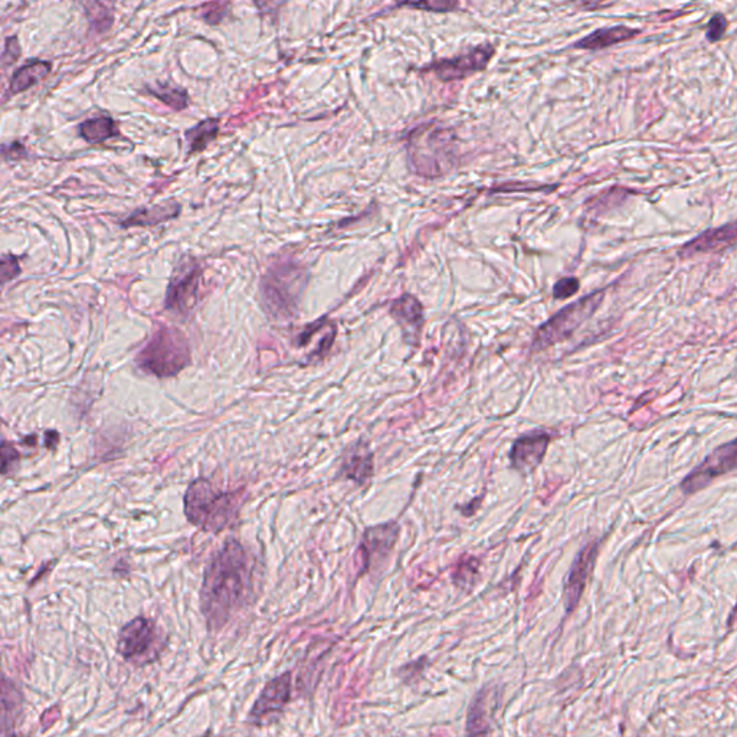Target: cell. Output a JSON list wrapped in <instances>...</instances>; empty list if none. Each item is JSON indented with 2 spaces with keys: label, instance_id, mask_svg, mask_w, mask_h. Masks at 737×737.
Listing matches in <instances>:
<instances>
[{
  "label": "cell",
  "instance_id": "cell-1",
  "mask_svg": "<svg viewBox=\"0 0 737 737\" xmlns=\"http://www.w3.org/2000/svg\"><path fill=\"white\" fill-rule=\"evenodd\" d=\"M254 563L245 547L228 540L206 566L201 609L209 630H221L250 596Z\"/></svg>",
  "mask_w": 737,
  "mask_h": 737
},
{
  "label": "cell",
  "instance_id": "cell-2",
  "mask_svg": "<svg viewBox=\"0 0 737 737\" xmlns=\"http://www.w3.org/2000/svg\"><path fill=\"white\" fill-rule=\"evenodd\" d=\"M409 165L418 176L442 178L457 166L458 142L454 130L440 124H422L406 139Z\"/></svg>",
  "mask_w": 737,
  "mask_h": 737
},
{
  "label": "cell",
  "instance_id": "cell-3",
  "mask_svg": "<svg viewBox=\"0 0 737 737\" xmlns=\"http://www.w3.org/2000/svg\"><path fill=\"white\" fill-rule=\"evenodd\" d=\"M242 493H231L216 488L206 478L189 484L185 493V514L189 522L205 532L219 533L237 517Z\"/></svg>",
  "mask_w": 737,
  "mask_h": 737
},
{
  "label": "cell",
  "instance_id": "cell-4",
  "mask_svg": "<svg viewBox=\"0 0 737 737\" xmlns=\"http://www.w3.org/2000/svg\"><path fill=\"white\" fill-rule=\"evenodd\" d=\"M191 363L188 337L176 327L162 326L136 357V365L147 375L173 378Z\"/></svg>",
  "mask_w": 737,
  "mask_h": 737
},
{
  "label": "cell",
  "instance_id": "cell-5",
  "mask_svg": "<svg viewBox=\"0 0 737 737\" xmlns=\"http://www.w3.org/2000/svg\"><path fill=\"white\" fill-rule=\"evenodd\" d=\"M307 286V273L293 261L275 262L261 280L265 310L274 319H291Z\"/></svg>",
  "mask_w": 737,
  "mask_h": 737
},
{
  "label": "cell",
  "instance_id": "cell-6",
  "mask_svg": "<svg viewBox=\"0 0 737 737\" xmlns=\"http://www.w3.org/2000/svg\"><path fill=\"white\" fill-rule=\"evenodd\" d=\"M604 297V290L595 291L556 313L552 319L547 320L537 330L532 343V352H542L547 347L558 345L569 339L589 317L594 316L595 311L604 301Z\"/></svg>",
  "mask_w": 737,
  "mask_h": 737
},
{
  "label": "cell",
  "instance_id": "cell-7",
  "mask_svg": "<svg viewBox=\"0 0 737 737\" xmlns=\"http://www.w3.org/2000/svg\"><path fill=\"white\" fill-rule=\"evenodd\" d=\"M163 632L153 619L134 618L121 628L117 651L124 660L136 666L153 663L162 654Z\"/></svg>",
  "mask_w": 737,
  "mask_h": 737
},
{
  "label": "cell",
  "instance_id": "cell-8",
  "mask_svg": "<svg viewBox=\"0 0 737 737\" xmlns=\"http://www.w3.org/2000/svg\"><path fill=\"white\" fill-rule=\"evenodd\" d=\"M202 275L201 265L193 258L182 260L176 265L166 290L165 309L169 313L185 317L195 309Z\"/></svg>",
  "mask_w": 737,
  "mask_h": 737
},
{
  "label": "cell",
  "instance_id": "cell-9",
  "mask_svg": "<svg viewBox=\"0 0 737 737\" xmlns=\"http://www.w3.org/2000/svg\"><path fill=\"white\" fill-rule=\"evenodd\" d=\"M737 468V438L720 445L712 454L704 458L702 464L690 471L689 476L681 481L680 488L684 494L699 493L717 478L725 476Z\"/></svg>",
  "mask_w": 737,
  "mask_h": 737
},
{
  "label": "cell",
  "instance_id": "cell-10",
  "mask_svg": "<svg viewBox=\"0 0 737 737\" xmlns=\"http://www.w3.org/2000/svg\"><path fill=\"white\" fill-rule=\"evenodd\" d=\"M399 532H401V527L396 522L378 524V526L366 529L359 547L360 558H362L360 573H368L373 569L376 571L385 565L386 559L389 558L393 547L398 542Z\"/></svg>",
  "mask_w": 737,
  "mask_h": 737
},
{
  "label": "cell",
  "instance_id": "cell-11",
  "mask_svg": "<svg viewBox=\"0 0 737 737\" xmlns=\"http://www.w3.org/2000/svg\"><path fill=\"white\" fill-rule=\"evenodd\" d=\"M494 54H496V48L491 44H484L471 49L467 54L451 58V60L432 62L431 65L424 68V71L434 72L444 83L460 81L478 71L486 70Z\"/></svg>",
  "mask_w": 737,
  "mask_h": 737
},
{
  "label": "cell",
  "instance_id": "cell-12",
  "mask_svg": "<svg viewBox=\"0 0 737 737\" xmlns=\"http://www.w3.org/2000/svg\"><path fill=\"white\" fill-rule=\"evenodd\" d=\"M598 549V542L588 543L579 550L578 555L573 560L571 571H569L568 579H566L565 592H563V601H565L568 614H571L581 601L586 583H588L589 576L595 568Z\"/></svg>",
  "mask_w": 737,
  "mask_h": 737
},
{
  "label": "cell",
  "instance_id": "cell-13",
  "mask_svg": "<svg viewBox=\"0 0 737 737\" xmlns=\"http://www.w3.org/2000/svg\"><path fill=\"white\" fill-rule=\"evenodd\" d=\"M550 441L552 437L543 431L529 432L517 438L510 451V461L514 470L522 474L533 473L542 464Z\"/></svg>",
  "mask_w": 737,
  "mask_h": 737
},
{
  "label": "cell",
  "instance_id": "cell-14",
  "mask_svg": "<svg viewBox=\"0 0 737 737\" xmlns=\"http://www.w3.org/2000/svg\"><path fill=\"white\" fill-rule=\"evenodd\" d=\"M733 247H737V221L719 228L707 229L693 241L684 244L678 251V257L686 260L694 255L713 254Z\"/></svg>",
  "mask_w": 737,
  "mask_h": 737
},
{
  "label": "cell",
  "instance_id": "cell-15",
  "mask_svg": "<svg viewBox=\"0 0 737 737\" xmlns=\"http://www.w3.org/2000/svg\"><path fill=\"white\" fill-rule=\"evenodd\" d=\"M389 313H391L393 320L398 323V326L401 327L406 340L417 345L419 337H421L422 327H424V307H422L421 301L412 294H404V296L393 301Z\"/></svg>",
  "mask_w": 737,
  "mask_h": 737
},
{
  "label": "cell",
  "instance_id": "cell-16",
  "mask_svg": "<svg viewBox=\"0 0 737 737\" xmlns=\"http://www.w3.org/2000/svg\"><path fill=\"white\" fill-rule=\"evenodd\" d=\"M291 697V673H284L265 684L264 690L252 707L250 716L262 720L270 714L280 712Z\"/></svg>",
  "mask_w": 737,
  "mask_h": 737
},
{
  "label": "cell",
  "instance_id": "cell-17",
  "mask_svg": "<svg viewBox=\"0 0 737 737\" xmlns=\"http://www.w3.org/2000/svg\"><path fill=\"white\" fill-rule=\"evenodd\" d=\"M373 471H375L373 452L370 451L366 442L359 441L353 444L343 455L339 476L346 478V480L355 481V483L362 486L372 478Z\"/></svg>",
  "mask_w": 737,
  "mask_h": 737
},
{
  "label": "cell",
  "instance_id": "cell-18",
  "mask_svg": "<svg viewBox=\"0 0 737 737\" xmlns=\"http://www.w3.org/2000/svg\"><path fill=\"white\" fill-rule=\"evenodd\" d=\"M180 212H182V206L176 201L157 203V205L149 206V208H140L131 212L127 218L121 219L120 226L121 228L157 226L178 218Z\"/></svg>",
  "mask_w": 737,
  "mask_h": 737
},
{
  "label": "cell",
  "instance_id": "cell-19",
  "mask_svg": "<svg viewBox=\"0 0 737 737\" xmlns=\"http://www.w3.org/2000/svg\"><path fill=\"white\" fill-rule=\"evenodd\" d=\"M641 34L640 29L630 28L627 25L609 26V28L596 29L581 41L576 42V49H586V51H599L614 47V45L622 44V42L631 41Z\"/></svg>",
  "mask_w": 737,
  "mask_h": 737
},
{
  "label": "cell",
  "instance_id": "cell-20",
  "mask_svg": "<svg viewBox=\"0 0 737 737\" xmlns=\"http://www.w3.org/2000/svg\"><path fill=\"white\" fill-rule=\"evenodd\" d=\"M52 65L48 61H29L24 67L19 68L12 75L11 85H9V96H18L24 93L35 84L41 83L44 78L51 74Z\"/></svg>",
  "mask_w": 737,
  "mask_h": 737
},
{
  "label": "cell",
  "instance_id": "cell-21",
  "mask_svg": "<svg viewBox=\"0 0 737 737\" xmlns=\"http://www.w3.org/2000/svg\"><path fill=\"white\" fill-rule=\"evenodd\" d=\"M78 131H80V136L83 137L85 142L90 144L103 143L120 134L116 121L108 116L85 120L84 123L78 126Z\"/></svg>",
  "mask_w": 737,
  "mask_h": 737
},
{
  "label": "cell",
  "instance_id": "cell-22",
  "mask_svg": "<svg viewBox=\"0 0 737 737\" xmlns=\"http://www.w3.org/2000/svg\"><path fill=\"white\" fill-rule=\"evenodd\" d=\"M85 15L96 34H104L114 24V0H88Z\"/></svg>",
  "mask_w": 737,
  "mask_h": 737
},
{
  "label": "cell",
  "instance_id": "cell-23",
  "mask_svg": "<svg viewBox=\"0 0 737 737\" xmlns=\"http://www.w3.org/2000/svg\"><path fill=\"white\" fill-rule=\"evenodd\" d=\"M219 133V120L208 119L185 131V139L189 144V153H201L209 146Z\"/></svg>",
  "mask_w": 737,
  "mask_h": 737
},
{
  "label": "cell",
  "instance_id": "cell-24",
  "mask_svg": "<svg viewBox=\"0 0 737 737\" xmlns=\"http://www.w3.org/2000/svg\"><path fill=\"white\" fill-rule=\"evenodd\" d=\"M491 690H481L471 704L470 712H468L467 730L470 735H480V733L490 732L488 725V709L487 703L490 700Z\"/></svg>",
  "mask_w": 737,
  "mask_h": 737
},
{
  "label": "cell",
  "instance_id": "cell-25",
  "mask_svg": "<svg viewBox=\"0 0 737 737\" xmlns=\"http://www.w3.org/2000/svg\"><path fill=\"white\" fill-rule=\"evenodd\" d=\"M147 91L172 110L182 111L189 106L188 93L180 88L157 85V87H147Z\"/></svg>",
  "mask_w": 737,
  "mask_h": 737
},
{
  "label": "cell",
  "instance_id": "cell-26",
  "mask_svg": "<svg viewBox=\"0 0 737 737\" xmlns=\"http://www.w3.org/2000/svg\"><path fill=\"white\" fill-rule=\"evenodd\" d=\"M396 5L421 11L448 13L460 8V0H395Z\"/></svg>",
  "mask_w": 737,
  "mask_h": 737
},
{
  "label": "cell",
  "instance_id": "cell-27",
  "mask_svg": "<svg viewBox=\"0 0 737 737\" xmlns=\"http://www.w3.org/2000/svg\"><path fill=\"white\" fill-rule=\"evenodd\" d=\"M22 274L21 264H19L18 257L15 255H3L2 262H0V283L5 287L6 284L18 278Z\"/></svg>",
  "mask_w": 737,
  "mask_h": 737
},
{
  "label": "cell",
  "instance_id": "cell-28",
  "mask_svg": "<svg viewBox=\"0 0 737 737\" xmlns=\"http://www.w3.org/2000/svg\"><path fill=\"white\" fill-rule=\"evenodd\" d=\"M727 28H729V22H727L726 16L723 13H716L712 16L706 26V39L709 42H719L720 39L725 36Z\"/></svg>",
  "mask_w": 737,
  "mask_h": 737
},
{
  "label": "cell",
  "instance_id": "cell-29",
  "mask_svg": "<svg viewBox=\"0 0 737 737\" xmlns=\"http://www.w3.org/2000/svg\"><path fill=\"white\" fill-rule=\"evenodd\" d=\"M229 0H215L203 9L202 15L208 24L216 25L225 18Z\"/></svg>",
  "mask_w": 737,
  "mask_h": 737
},
{
  "label": "cell",
  "instance_id": "cell-30",
  "mask_svg": "<svg viewBox=\"0 0 737 737\" xmlns=\"http://www.w3.org/2000/svg\"><path fill=\"white\" fill-rule=\"evenodd\" d=\"M19 460H21V455H19L18 450H16L15 447L11 444V442H8L6 440H3L2 442V473L3 476H8V474H11L13 470H15L16 465L19 464Z\"/></svg>",
  "mask_w": 737,
  "mask_h": 737
},
{
  "label": "cell",
  "instance_id": "cell-31",
  "mask_svg": "<svg viewBox=\"0 0 737 737\" xmlns=\"http://www.w3.org/2000/svg\"><path fill=\"white\" fill-rule=\"evenodd\" d=\"M579 288H581V284H579L578 278H562V280H559L558 283H556V286L553 287V297L558 298V300H565V298H569L573 296V294L578 293Z\"/></svg>",
  "mask_w": 737,
  "mask_h": 737
},
{
  "label": "cell",
  "instance_id": "cell-32",
  "mask_svg": "<svg viewBox=\"0 0 737 737\" xmlns=\"http://www.w3.org/2000/svg\"><path fill=\"white\" fill-rule=\"evenodd\" d=\"M21 57V47H19L18 38L16 36H9L6 39L5 51L2 55V68L6 70L9 65L15 64L16 61Z\"/></svg>",
  "mask_w": 737,
  "mask_h": 737
},
{
  "label": "cell",
  "instance_id": "cell-33",
  "mask_svg": "<svg viewBox=\"0 0 737 737\" xmlns=\"http://www.w3.org/2000/svg\"><path fill=\"white\" fill-rule=\"evenodd\" d=\"M425 664H427V658H419V660L414 661V663L406 664V666L402 667L401 670H399V676H401L402 680H405L406 683H412V681L421 677L422 671L425 670Z\"/></svg>",
  "mask_w": 737,
  "mask_h": 737
},
{
  "label": "cell",
  "instance_id": "cell-34",
  "mask_svg": "<svg viewBox=\"0 0 737 737\" xmlns=\"http://www.w3.org/2000/svg\"><path fill=\"white\" fill-rule=\"evenodd\" d=\"M465 575H471L474 576V578H477L478 566L476 560L468 559L465 560V562L460 563V565H458L457 573L454 575V581L457 582L458 585L463 586Z\"/></svg>",
  "mask_w": 737,
  "mask_h": 737
},
{
  "label": "cell",
  "instance_id": "cell-35",
  "mask_svg": "<svg viewBox=\"0 0 737 737\" xmlns=\"http://www.w3.org/2000/svg\"><path fill=\"white\" fill-rule=\"evenodd\" d=\"M2 153L3 159L8 160V162H12V160H21L26 157V149L24 144L18 142L3 144Z\"/></svg>",
  "mask_w": 737,
  "mask_h": 737
},
{
  "label": "cell",
  "instance_id": "cell-36",
  "mask_svg": "<svg viewBox=\"0 0 737 737\" xmlns=\"http://www.w3.org/2000/svg\"><path fill=\"white\" fill-rule=\"evenodd\" d=\"M614 0H573V3L579 6V8L585 9V11H595V9L605 8L609 3Z\"/></svg>",
  "mask_w": 737,
  "mask_h": 737
},
{
  "label": "cell",
  "instance_id": "cell-37",
  "mask_svg": "<svg viewBox=\"0 0 737 737\" xmlns=\"http://www.w3.org/2000/svg\"><path fill=\"white\" fill-rule=\"evenodd\" d=\"M255 2H257L258 8H260L262 12L274 13L280 9V6L283 5L286 0H255Z\"/></svg>",
  "mask_w": 737,
  "mask_h": 737
},
{
  "label": "cell",
  "instance_id": "cell-38",
  "mask_svg": "<svg viewBox=\"0 0 737 737\" xmlns=\"http://www.w3.org/2000/svg\"><path fill=\"white\" fill-rule=\"evenodd\" d=\"M58 442H60V434H58L57 431L45 432V445H47V448H49V450H55V448H57Z\"/></svg>",
  "mask_w": 737,
  "mask_h": 737
}]
</instances>
